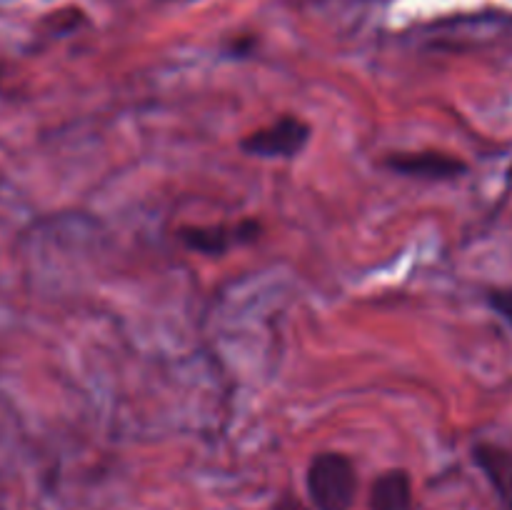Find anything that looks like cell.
Masks as SVG:
<instances>
[{
    "label": "cell",
    "mask_w": 512,
    "mask_h": 510,
    "mask_svg": "<svg viewBox=\"0 0 512 510\" xmlns=\"http://www.w3.org/2000/svg\"><path fill=\"white\" fill-rule=\"evenodd\" d=\"M305 483L318 510H353L358 495V473L348 455L333 450L315 455L308 465Z\"/></svg>",
    "instance_id": "obj_1"
},
{
    "label": "cell",
    "mask_w": 512,
    "mask_h": 510,
    "mask_svg": "<svg viewBox=\"0 0 512 510\" xmlns=\"http://www.w3.org/2000/svg\"><path fill=\"white\" fill-rule=\"evenodd\" d=\"M310 125L298 115H283L243 138L240 148L258 158H295L308 145Z\"/></svg>",
    "instance_id": "obj_2"
},
{
    "label": "cell",
    "mask_w": 512,
    "mask_h": 510,
    "mask_svg": "<svg viewBox=\"0 0 512 510\" xmlns=\"http://www.w3.org/2000/svg\"><path fill=\"white\" fill-rule=\"evenodd\" d=\"M260 223L258 220H240L235 225H185L178 230V238L183 240L185 248L203 255H223L233 245L250 243L258 238Z\"/></svg>",
    "instance_id": "obj_3"
},
{
    "label": "cell",
    "mask_w": 512,
    "mask_h": 510,
    "mask_svg": "<svg viewBox=\"0 0 512 510\" xmlns=\"http://www.w3.org/2000/svg\"><path fill=\"white\" fill-rule=\"evenodd\" d=\"M385 168L408 178L425 180H453L468 170L460 158L438 150H418V153H388L383 160Z\"/></svg>",
    "instance_id": "obj_4"
},
{
    "label": "cell",
    "mask_w": 512,
    "mask_h": 510,
    "mask_svg": "<svg viewBox=\"0 0 512 510\" xmlns=\"http://www.w3.org/2000/svg\"><path fill=\"white\" fill-rule=\"evenodd\" d=\"M370 510H415L413 480L408 470L393 468L373 480Z\"/></svg>",
    "instance_id": "obj_5"
},
{
    "label": "cell",
    "mask_w": 512,
    "mask_h": 510,
    "mask_svg": "<svg viewBox=\"0 0 512 510\" xmlns=\"http://www.w3.org/2000/svg\"><path fill=\"white\" fill-rule=\"evenodd\" d=\"M475 465L493 483L495 493L512 508V450L495 443H478L473 448Z\"/></svg>",
    "instance_id": "obj_6"
},
{
    "label": "cell",
    "mask_w": 512,
    "mask_h": 510,
    "mask_svg": "<svg viewBox=\"0 0 512 510\" xmlns=\"http://www.w3.org/2000/svg\"><path fill=\"white\" fill-rule=\"evenodd\" d=\"M490 308L512 325V288H493L488 293Z\"/></svg>",
    "instance_id": "obj_7"
},
{
    "label": "cell",
    "mask_w": 512,
    "mask_h": 510,
    "mask_svg": "<svg viewBox=\"0 0 512 510\" xmlns=\"http://www.w3.org/2000/svg\"><path fill=\"white\" fill-rule=\"evenodd\" d=\"M273 510H310V508L303 503V500L298 498V495L285 493V495H280L278 500H275Z\"/></svg>",
    "instance_id": "obj_8"
}]
</instances>
